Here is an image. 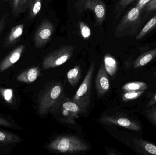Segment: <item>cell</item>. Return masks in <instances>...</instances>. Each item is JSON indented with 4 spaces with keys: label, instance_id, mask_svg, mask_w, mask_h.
Listing matches in <instances>:
<instances>
[{
    "label": "cell",
    "instance_id": "obj_15",
    "mask_svg": "<svg viewBox=\"0 0 156 155\" xmlns=\"http://www.w3.org/2000/svg\"><path fill=\"white\" fill-rule=\"evenodd\" d=\"M156 57V48L146 52L139 56L135 61L133 67L139 68L147 64Z\"/></svg>",
    "mask_w": 156,
    "mask_h": 155
},
{
    "label": "cell",
    "instance_id": "obj_13",
    "mask_svg": "<svg viewBox=\"0 0 156 155\" xmlns=\"http://www.w3.org/2000/svg\"><path fill=\"white\" fill-rule=\"evenodd\" d=\"M40 74L39 67L34 66L24 71L17 76L16 79L19 82L30 83L35 81L40 75Z\"/></svg>",
    "mask_w": 156,
    "mask_h": 155
},
{
    "label": "cell",
    "instance_id": "obj_1",
    "mask_svg": "<svg viewBox=\"0 0 156 155\" xmlns=\"http://www.w3.org/2000/svg\"><path fill=\"white\" fill-rule=\"evenodd\" d=\"M48 147L53 152L60 153H75L84 152L89 149L86 143L76 136H62L48 144Z\"/></svg>",
    "mask_w": 156,
    "mask_h": 155
},
{
    "label": "cell",
    "instance_id": "obj_25",
    "mask_svg": "<svg viewBox=\"0 0 156 155\" xmlns=\"http://www.w3.org/2000/svg\"><path fill=\"white\" fill-rule=\"evenodd\" d=\"M79 25L81 35L83 38L84 39H88L90 36L91 34L90 27L82 21H79Z\"/></svg>",
    "mask_w": 156,
    "mask_h": 155
},
{
    "label": "cell",
    "instance_id": "obj_17",
    "mask_svg": "<svg viewBox=\"0 0 156 155\" xmlns=\"http://www.w3.org/2000/svg\"><path fill=\"white\" fill-rule=\"evenodd\" d=\"M43 0H29L27 9L28 12V18L30 20L36 17L41 11Z\"/></svg>",
    "mask_w": 156,
    "mask_h": 155
},
{
    "label": "cell",
    "instance_id": "obj_26",
    "mask_svg": "<svg viewBox=\"0 0 156 155\" xmlns=\"http://www.w3.org/2000/svg\"><path fill=\"white\" fill-rule=\"evenodd\" d=\"M1 93L6 102L7 103H12L13 96V91L12 89H2L1 90Z\"/></svg>",
    "mask_w": 156,
    "mask_h": 155
},
{
    "label": "cell",
    "instance_id": "obj_7",
    "mask_svg": "<svg viewBox=\"0 0 156 155\" xmlns=\"http://www.w3.org/2000/svg\"><path fill=\"white\" fill-rule=\"evenodd\" d=\"M75 47L67 45L53 51L43 60L42 67L44 70L55 68L65 64L70 59L74 53Z\"/></svg>",
    "mask_w": 156,
    "mask_h": 155
},
{
    "label": "cell",
    "instance_id": "obj_31",
    "mask_svg": "<svg viewBox=\"0 0 156 155\" xmlns=\"http://www.w3.org/2000/svg\"><path fill=\"white\" fill-rule=\"evenodd\" d=\"M0 125L8 127H13V125L12 123L6 121L5 119L0 117Z\"/></svg>",
    "mask_w": 156,
    "mask_h": 155
},
{
    "label": "cell",
    "instance_id": "obj_19",
    "mask_svg": "<svg viewBox=\"0 0 156 155\" xmlns=\"http://www.w3.org/2000/svg\"><path fill=\"white\" fill-rule=\"evenodd\" d=\"M81 77V68L79 65L70 69L67 74V77L69 83L74 87L77 84Z\"/></svg>",
    "mask_w": 156,
    "mask_h": 155
},
{
    "label": "cell",
    "instance_id": "obj_18",
    "mask_svg": "<svg viewBox=\"0 0 156 155\" xmlns=\"http://www.w3.org/2000/svg\"><path fill=\"white\" fill-rule=\"evenodd\" d=\"M29 0H12V12L14 16H18L26 12Z\"/></svg>",
    "mask_w": 156,
    "mask_h": 155
},
{
    "label": "cell",
    "instance_id": "obj_28",
    "mask_svg": "<svg viewBox=\"0 0 156 155\" xmlns=\"http://www.w3.org/2000/svg\"><path fill=\"white\" fill-rule=\"evenodd\" d=\"M147 11L150 12L156 10V0H151L146 5Z\"/></svg>",
    "mask_w": 156,
    "mask_h": 155
},
{
    "label": "cell",
    "instance_id": "obj_10",
    "mask_svg": "<svg viewBox=\"0 0 156 155\" xmlns=\"http://www.w3.org/2000/svg\"><path fill=\"white\" fill-rule=\"evenodd\" d=\"M104 65L101 63L95 79L96 92L99 97L103 96L110 90V80Z\"/></svg>",
    "mask_w": 156,
    "mask_h": 155
},
{
    "label": "cell",
    "instance_id": "obj_6",
    "mask_svg": "<svg viewBox=\"0 0 156 155\" xmlns=\"http://www.w3.org/2000/svg\"><path fill=\"white\" fill-rule=\"evenodd\" d=\"M75 7L78 14L90 10L95 16V25H101L106 17V7L102 0H77Z\"/></svg>",
    "mask_w": 156,
    "mask_h": 155
},
{
    "label": "cell",
    "instance_id": "obj_33",
    "mask_svg": "<svg viewBox=\"0 0 156 155\" xmlns=\"http://www.w3.org/2000/svg\"><path fill=\"white\" fill-rule=\"evenodd\" d=\"M154 75L156 77V71L154 73Z\"/></svg>",
    "mask_w": 156,
    "mask_h": 155
},
{
    "label": "cell",
    "instance_id": "obj_29",
    "mask_svg": "<svg viewBox=\"0 0 156 155\" xmlns=\"http://www.w3.org/2000/svg\"><path fill=\"white\" fill-rule=\"evenodd\" d=\"M151 1V0H139L136 5V7L142 10Z\"/></svg>",
    "mask_w": 156,
    "mask_h": 155
},
{
    "label": "cell",
    "instance_id": "obj_5",
    "mask_svg": "<svg viewBox=\"0 0 156 155\" xmlns=\"http://www.w3.org/2000/svg\"><path fill=\"white\" fill-rule=\"evenodd\" d=\"M141 11L135 6L126 13L115 28V36L123 37L135 32L141 23Z\"/></svg>",
    "mask_w": 156,
    "mask_h": 155
},
{
    "label": "cell",
    "instance_id": "obj_34",
    "mask_svg": "<svg viewBox=\"0 0 156 155\" xmlns=\"http://www.w3.org/2000/svg\"><path fill=\"white\" fill-rule=\"evenodd\" d=\"M4 1H8V0H4Z\"/></svg>",
    "mask_w": 156,
    "mask_h": 155
},
{
    "label": "cell",
    "instance_id": "obj_30",
    "mask_svg": "<svg viewBox=\"0 0 156 155\" xmlns=\"http://www.w3.org/2000/svg\"><path fill=\"white\" fill-rule=\"evenodd\" d=\"M6 20H7V17L5 15H3L0 18V34L2 32L3 29H4L5 23H6Z\"/></svg>",
    "mask_w": 156,
    "mask_h": 155
},
{
    "label": "cell",
    "instance_id": "obj_24",
    "mask_svg": "<svg viewBox=\"0 0 156 155\" xmlns=\"http://www.w3.org/2000/svg\"><path fill=\"white\" fill-rule=\"evenodd\" d=\"M145 91H131L126 92L122 96L123 101L124 102L133 101L139 98L144 94Z\"/></svg>",
    "mask_w": 156,
    "mask_h": 155
},
{
    "label": "cell",
    "instance_id": "obj_8",
    "mask_svg": "<svg viewBox=\"0 0 156 155\" xmlns=\"http://www.w3.org/2000/svg\"><path fill=\"white\" fill-rule=\"evenodd\" d=\"M55 31V26L48 20H43L37 29L34 37L35 46L36 48L44 47L50 41Z\"/></svg>",
    "mask_w": 156,
    "mask_h": 155
},
{
    "label": "cell",
    "instance_id": "obj_27",
    "mask_svg": "<svg viewBox=\"0 0 156 155\" xmlns=\"http://www.w3.org/2000/svg\"><path fill=\"white\" fill-rule=\"evenodd\" d=\"M147 116L156 124V106L147 111Z\"/></svg>",
    "mask_w": 156,
    "mask_h": 155
},
{
    "label": "cell",
    "instance_id": "obj_23",
    "mask_svg": "<svg viewBox=\"0 0 156 155\" xmlns=\"http://www.w3.org/2000/svg\"><path fill=\"white\" fill-rule=\"evenodd\" d=\"M135 0H119L115 6V12L116 17H119L123 11L131 3Z\"/></svg>",
    "mask_w": 156,
    "mask_h": 155
},
{
    "label": "cell",
    "instance_id": "obj_11",
    "mask_svg": "<svg viewBox=\"0 0 156 155\" xmlns=\"http://www.w3.org/2000/svg\"><path fill=\"white\" fill-rule=\"evenodd\" d=\"M25 48V45H22L12 51L0 64V72L7 70L18 62Z\"/></svg>",
    "mask_w": 156,
    "mask_h": 155
},
{
    "label": "cell",
    "instance_id": "obj_32",
    "mask_svg": "<svg viewBox=\"0 0 156 155\" xmlns=\"http://www.w3.org/2000/svg\"><path fill=\"white\" fill-rule=\"evenodd\" d=\"M156 103V94L154 96V98L151 100L150 102L148 103V105L147 106H151L153 105H154Z\"/></svg>",
    "mask_w": 156,
    "mask_h": 155
},
{
    "label": "cell",
    "instance_id": "obj_4",
    "mask_svg": "<svg viewBox=\"0 0 156 155\" xmlns=\"http://www.w3.org/2000/svg\"><path fill=\"white\" fill-rule=\"evenodd\" d=\"M50 112L56 116L61 122L72 124L75 123V119L80 113V109L74 101L62 96Z\"/></svg>",
    "mask_w": 156,
    "mask_h": 155
},
{
    "label": "cell",
    "instance_id": "obj_21",
    "mask_svg": "<svg viewBox=\"0 0 156 155\" xmlns=\"http://www.w3.org/2000/svg\"><path fill=\"white\" fill-rule=\"evenodd\" d=\"M146 83L142 82H129L123 86L122 89L124 92L131 91H145L147 88Z\"/></svg>",
    "mask_w": 156,
    "mask_h": 155
},
{
    "label": "cell",
    "instance_id": "obj_22",
    "mask_svg": "<svg viewBox=\"0 0 156 155\" xmlns=\"http://www.w3.org/2000/svg\"><path fill=\"white\" fill-rule=\"evenodd\" d=\"M156 27V15L151 18L147 23L143 27L142 30L140 31L138 35L136 36L137 40H141L143 39L149 32H151L154 28Z\"/></svg>",
    "mask_w": 156,
    "mask_h": 155
},
{
    "label": "cell",
    "instance_id": "obj_3",
    "mask_svg": "<svg viewBox=\"0 0 156 155\" xmlns=\"http://www.w3.org/2000/svg\"><path fill=\"white\" fill-rule=\"evenodd\" d=\"M95 68V62H92L87 74L72 99L79 106L80 113H86L90 102L92 82Z\"/></svg>",
    "mask_w": 156,
    "mask_h": 155
},
{
    "label": "cell",
    "instance_id": "obj_9",
    "mask_svg": "<svg viewBox=\"0 0 156 155\" xmlns=\"http://www.w3.org/2000/svg\"><path fill=\"white\" fill-rule=\"evenodd\" d=\"M100 121L105 125L119 126L133 131H139L141 130V127L137 123L126 117L105 116L101 118Z\"/></svg>",
    "mask_w": 156,
    "mask_h": 155
},
{
    "label": "cell",
    "instance_id": "obj_16",
    "mask_svg": "<svg viewBox=\"0 0 156 155\" xmlns=\"http://www.w3.org/2000/svg\"><path fill=\"white\" fill-rule=\"evenodd\" d=\"M104 63L108 74L111 76H114L118 68V63L115 58L110 54H105L104 57Z\"/></svg>",
    "mask_w": 156,
    "mask_h": 155
},
{
    "label": "cell",
    "instance_id": "obj_20",
    "mask_svg": "<svg viewBox=\"0 0 156 155\" xmlns=\"http://www.w3.org/2000/svg\"><path fill=\"white\" fill-rule=\"evenodd\" d=\"M22 141V139L18 136L0 130V143H15Z\"/></svg>",
    "mask_w": 156,
    "mask_h": 155
},
{
    "label": "cell",
    "instance_id": "obj_12",
    "mask_svg": "<svg viewBox=\"0 0 156 155\" xmlns=\"http://www.w3.org/2000/svg\"><path fill=\"white\" fill-rule=\"evenodd\" d=\"M23 29L24 25L23 24L12 27L4 42V46L9 47L14 45L22 36Z\"/></svg>",
    "mask_w": 156,
    "mask_h": 155
},
{
    "label": "cell",
    "instance_id": "obj_2",
    "mask_svg": "<svg viewBox=\"0 0 156 155\" xmlns=\"http://www.w3.org/2000/svg\"><path fill=\"white\" fill-rule=\"evenodd\" d=\"M64 87L61 83H55L48 86L38 99V113L47 114L58 101L63 96Z\"/></svg>",
    "mask_w": 156,
    "mask_h": 155
},
{
    "label": "cell",
    "instance_id": "obj_14",
    "mask_svg": "<svg viewBox=\"0 0 156 155\" xmlns=\"http://www.w3.org/2000/svg\"><path fill=\"white\" fill-rule=\"evenodd\" d=\"M134 143L138 152L144 154L156 155V146L154 144L139 139H135Z\"/></svg>",
    "mask_w": 156,
    "mask_h": 155
}]
</instances>
